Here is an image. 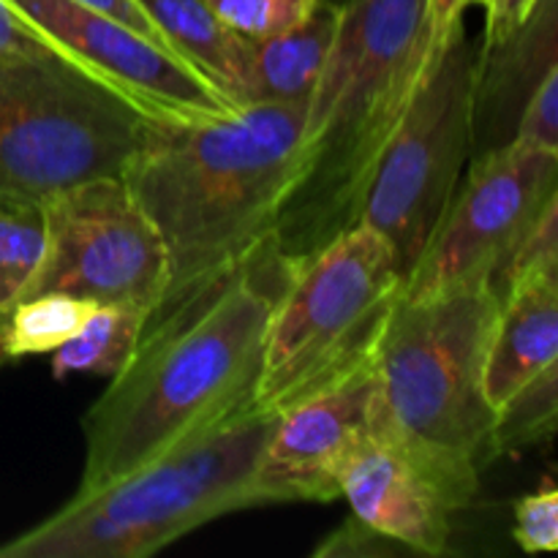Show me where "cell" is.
Masks as SVG:
<instances>
[{
	"label": "cell",
	"mask_w": 558,
	"mask_h": 558,
	"mask_svg": "<svg viewBox=\"0 0 558 558\" xmlns=\"http://www.w3.org/2000/svg\"><path fill=\"white\" fill-rule=\"evenodd\" d=\"M298 256L265 234L248 254L158 300L140 343L82 417L96 488L254 409L267 327Z\"/></svg>",
	"instance_id": "1"
},
{
	"label": "cell",
	"mask_w": 558,
	"mask_h": 558,
	"mask_svg": "<svg viewBox=\"0 0 558 558\" xmlns=\"http://www.w3.org/2000/svg\"><path fill=\"white\" fill-rule=\"evenodd\" d=\"M308 104H248L194 120H150L123 180L167 248L161 300L248 254L276 227Z\"/></svg>",
	"instance_id": "2"
},
{
	"label": "cell",
	"mask_w": 558,
	"mask_h": 558,
	"mask_svg": "<svg viewBox=\"0 0 558 558\" xmlns=\"http://www.w3.org/2000/svg\"><path fill=\"white\" fill-rule=\"evenodd\" d=\"M436 54L428 0H343L330 60L305 107L298 172L272 227L287 254H311L357 223L376 161Z\"/></svg>",
	"instance_id": "3"
},
{
	"label": "cell",
	"mask_w": 558,
	"mask_h": 558,
	"mask_svg": "<svg viewBox=\"0 0 558 558\" xmlns=\"http://www.w3.org/2000/svg\"><path fill=\"white\" fill-rule=\"evenodd\" d=\"M272 414L248 409L129 474L76 494L0 545L3 558H147L216 518L251 510Z\"/></svg>",
	"instance_id": "4"
},
{
	"label": "cell",
	"mask_w": 558,
	"mask_h": 558,
	"mask_svg": "<svg viewBox=\"0 0 558 558\" xmlns=\"http://www.w3.org/2000/svg\"><path fill=\"white\" fill-rule=\"evenodd\" d=\"M499 298L490 281L398 298L374 352L379 420L401 439L483 469L494 461L496 412L485 354Z\"/></svg>",
	"instance_id": "5"
},
{
	"label": "cell",
	"mask_w": 558,
	"mask_h": 558,
	"mask_svg": "<svg viewBox=\"0 0 558 558\" xmlns=\"http://www.w3.org/2000/svg\"><path fill=\"white\" fill-rule=\"evenodd\" d=\"M401 289L396 251L365 223L298 256L267 327L256 412L276 414L368 363Z\"/></svg>",
	"instance_id": "6"
},
{
	"label": "cell",
	"mask_w": 558,
	"mask_h": 558,
	"mask_svg": "<svg viewBox=\"0 0 558 558\" xmlns=\"http://www.w3.org/2000/svg\"><path fill=\"white\" fill-rule=\"evenodd\" d=\"M153 118L65 52L0 60V196L47 202L120 178Z\"/></svg>",
	"instance_id": "7"
},
{
	"label": "cell",
	"mask_w": 558,
	"mask_h": 558,
	"mask_svg": "<svg viewBox=\"0 0 558 558\" xmlns=\"http://www.w3.org/2000/svg\"><path fill=\"white\" fill-rule=\"evenodd\" d=\"M480 44L458 25L387 140L357 223L396 251L403 278L434 238L472 156V87Z\"/></svg>",
	"instance_id": "8"
},
{
	"label": "cell",
	"mask_w": 558,
	"mask_h": 558,
	"mask_svg": "<svg viewBox=\"0 0 558 558\" xmlns=\"http://www.w3.org/2000/svg\"><path fill=\"white\" fill-rule=\"evenodd\" d=\"M44 216L47 251L20 298L58 292L145 311L161 300L167 248L123 180L98 178L60 191L44 202Z\"/></svg>",
	"instance_id": "9"
},
{
	"label": "cell",
	"mask_w": 558,
	"mask_h": 558,
	"mask_svg": "<svg viewBox=\"0 0 558 558\" xmlns=\"http://www.w3.org/2000/svg\"><path fill=\"white\" fill-rule=\"evenodd\" d=\"M469 161L466 180L456 189L434 238L403 278V298L490 281L518 234L558 194L554 150L510 142Z\"/></svg>",
	"instance_id": "10"
},
{
	"label": "cell",
	"mask_w": 558,
	"mask_h": 558,
	"mask_svg": "<svg viewBox=\"0 0 558 558\" xmlns=\"http://www.w3.org/2000/svg\"><path fill=\"white\" fill-rule=\"evenodd\" d=\"M480 469L463 458L401 439L376 420L341 472L352 521L379 539L441 556L452 515L477 494Z\"/></svg>",
	"instance_id": "11"
},
{
	"label": "cell",
	"mask_w": 558,
	"mask_h": 558,
	"mask_svg": "<svg viewBox=\"0 0 558 558\" xmlns=\"http://www.w3.org/2000/svg\"><path fill=\"white\" fill-rule=\"evenodd\" d=\"M379 414L374 357L272 414L254 469L256 505L341 499V472Z\"/></svg>",
	"instance_id": "12"
},
{
	"label": "cell",
	"mask_w": 558,
	"mask_h": 558,
	"mask_svg": "<svg viewBox=\"0 0 558 558\" xmlns=\"http://www.w3.org/2000/svg\"><path fill=\"white\" fill-rule=\"evenodd\" d=\"M49 41L134 96L158 120L234 112L199 71L145 33L80 0H11Z\"/></svg>",
	"instance_id": "13"
},
{
	"label": "cell",
	"mask_w": 558,
	"mask_h": 558,
	"mask_svg": "<svg viewBox=\"0 0 558 558\" xmlns=\"http://www.w3.org/2000/svg\"><path fill=\"white\" fill-rule=\"evenodd\" d=\"M558 69V0H537L505 38L477 49L472 87V156L515 140L518 120L545 76Z\"/></svg>",
	"instance_id": "14"
},
{
	"label": "cell",
	"mask_w": 558,
	"mask_h": 558,
	"mask_svg": "<svg viewBox=\"0 0 558 558\" xmlns=\"http://www.w3.org/2000/svg\"><path fill=\"white\" fill-rule=\"evenodd\" d=\"M554 363H558V272H537L512 283L499 298L485 354V398L494 412Z\"/></svg>",
	"instance_id": "15"
},
{
	"label": "cell",
	"mask_w": 558,
	"mask_h": 558,
	"mask_svg": "<svg viewBox=\"0 0 558 558\" xmlns=\"http://www.w3.org/2000/svg\"><path fill=\"white\" fill-rule=\"evenodd\" d=\"M341 25V3L322 0L303 22L278 36L251 41L234 104H308L330 60Z\"/></svg>",
	"instance_id": "16"
},
{
	"label": "cell",
	"mask_w": 558,
	"mask_h": 558,
	"mask_svg": "<svg viewBox=\"0 0 558 558\" xmlns=\"http://www.w3.org/2000/svg\"><path fill=\"white\" fill-rule=\"evenodd\" d=\"M136 3L153 22L163 47L199 71L229 104H234L248 60V38L229 31L207 0H136Z\"/></svg>",
	"instance_id": "17"
},
{
	"label": "cell",
	"mask_w": 558,
	"mask_h": 558,
	"mask_svg": "<svg viewBox=\"0 0 558 558\" xmlns=\"http://www.w3.org/2000/svg\"><path fill=\"white\" fill-rule=\"evenodd\" d=\"M147 314L150 311L136 305H96L85 325L49 352L54 379L71 374L118 376L134 357Z\"/></svg>",
	"instance_id": "18"
},
{
	"label": "cell",
	"mask_w": 558,
	"mask_h": 558,
	"mask_svg": "<svg viewBox=\"0 0 558 558\" xmlns=\"http://www.w3.org/2000/svg\"><path fill=\"white\" fill-rule=\"evenodd\" d=\"M98 303L44 292L0 305V365L31 354H49L69 341Z\"/></svg>",
	"instance_id": "19"
},
{
	"label": "cell",
	"mask_w": 558,
	"mask_h": 558,
	"mask_svg": "<svg viewBox=\"0 0 558 558\" xmlns=\"http://www.w3.org/2000/svg\"><path fill=\"white\" fill-rule=\"evenodd\" d=\"M47 251L44 202L0 196V305L20 298Z\"/></svg>",
	"instance_id": "20"
},
{
	"label": "cell",
	"mask_w": 558,
	"mask_h": 558,
	"mask_svg": "<svg viewBox=\"0 0 558 558\" xmlns=\"http://www.w3.org/2000/svg\"><path fill=\"white\" fill-rule=\"evenodd\" d=\"M558 420V363L512 392L499 409L494 423V456L523 450L548 441Z\"/></svg>",
	"instance_id": "21"
},
{
	"label": "cell",
	"mask_w": 558,
	"mask_h": 558,
	"mask_svg": "<svg viewBox=\"0 0 558 558\" xmlns=\"http://www.w3.org/2000/svg\"><path fill=\"white\" fill-rule=\"evenodd\" d=\"M537 272H558V194L545 202L543 210L501 256L490 276V287L496 298H501L512 283L537 276Z\"/></svg>",
	"instance_id": "22"
},
{
	"label": "cell",
	"mask_w": 558,
	"mask_h": 558,
	"mask_svg": "<svg viewBox=\"0 0 558 558\" xmlns=\"http://www.w3.org/2000/svg\"><path fill=\"white\" fill-rule=\"evenodd\" d=\"M218 20L248 41L278 36L303 22L322 0H207Z\"/></svg>",
	"instance_id": "23"
},
{
	"label": "cell",
	"mask_w": 558,
	"mask_h": 558,
	"mask_svg": "<svg viewBox=\"0 0 558 558\" xmlns=\"http://www.w3.org/2000/svg\"><path fill=\"white\" fill-rule=\"evenodd\" d=\"M512 537L526 554H556L558 548V490L550 483L515 505Z\"/></svg>",
	"instance_id": "24"
},
{
	"label": "cell",
	"mask_w": 558,
	"mask_h": 558,
	"mask_svg": "<svg viewBox=\"0 0 558 558\" xmlns=\"http://www.w3.org/2000/svg\"><path fill=\"white\" fill-rule=\"evenodd\" d=\"M512 142L558 153V69L550 71L537 93L529 98Z\"/></svg>",
	"instance_id": "25"
},
{
	"label": "cell",
	"mask_w": 558,
	"mask_h": 558,
	"mask_svg": "<svg viewBox=\"0 0 558 558\" xmlns=\"http://www.w3.org/2000/svg\"><path fill=\"white\" fill-rule=\"evenodd\" d=\"M63 52L11 0H0V60Z\"/></svg>",
	"instance_id": "26"
},
{
	"label": "cell",
	"mask_w": 558,
	"mask_h": 558,
	"mask_svg": "<svg viewBox=\"0 0 558 558\" xmlns=\"http://www.w3.org/2000/svg\"><path fill=\"white\" fill-rule=\"evenodd\" d=\"M485 9V36L483 44L505 38L507 33L515 31L529 14H532L537 0H474Z\"/></svg>",
	"instance_id": "27"
},
{
	"label": "cell",
	"mask_w": 558,
	"mask_h": 558,
	"mask_svg": "<svg viewBox=\"0 0 558 558\" xmlns=\"http://www.w3.org/2000/svg\"><path fill=\"white\" fill-rule=\"evenodd\" d=\"M469 5L472 0H428V36L434 52H439L450 41L452 31L463 25V11Z\"/></svg>",
	"instance_id": "28"
},
{
	"label": "cell",
	"mask_w": 558,
	"mask_h": 558,
	"mask_svg": "<svg viewBox=\"0 0 558 558\" xmlns=\"http://www.w3.org/2000/svg\"><path fill=\"white\" fill-rule=\"evenodd\" d=\"M80 3L90 5V9L104 11V14L114 16V20H120L123 25H129V27H134V31L145 33V36L153 38V41L163 44L161 38H158V31L153 27V22L147 20V14L142 11V5L136 3V0H80Z\"/></svg>",
	"instance_id": "29"
},
{
	"label": "cell",
	"mask_w": 558,
	"mask_h": 558,
	"mask_svg": "<svg viewBox=\"0 0 558 558\" xmlns=\"http://www.w3.org/2000/svg\"><path fill=\"white\" fill-rule=\"evenodd\" d=\"M472 3H474V0H472Z\"/></svg>",
	"instance_id": "30"
}]
</instances>
